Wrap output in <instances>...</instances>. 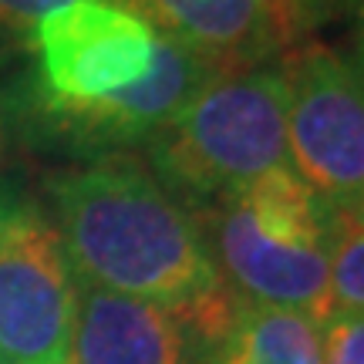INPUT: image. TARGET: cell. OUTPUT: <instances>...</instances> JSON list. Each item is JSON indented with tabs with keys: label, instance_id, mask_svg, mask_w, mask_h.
<instances>
[{
	"label": "cell",
	"instance_id": "30bf717a",
	"mask_svg": "<svg viewBox=\"0 0 364 364\" xmlns=\"http://www.w3.org/2000/svg\"><path fill=\"white\" fill-rule=\"evenodd\" d=\"M209 364H324L321 321L290 307L236 304L230 324L209 348Z\"/></svg>",
	"mask_w": 364,
	"mask_h": 364
},
{
	"label": "cell",
	"instance_id": "7a4b0ae2",
	"mask_svg": "<svg viewBox=\"0 0 364 364\" xmlns=\"http://www.w3.org/2000/svg\"><path fill=\"white\" fill-rule=\"evenodd\" d=\"M341 213L290 169H273L209 206L206 247L220 277L250 304L331 314V253Z\"/></svg>",
	"mask_w": 364,
	"mask_h": 364
},
{
	"label": "cell",
	"instance_id": "6da1fadb",
	"mask_svg": "<svg viewBox=\"0 0 364 364\" xmlns=\"http://www.w3.org/2000/svg\"><path fill=\"white\" fill-rule=\"evenodd\" d=\"M58 236L78 280L193 314L220 338L236 297L226 290L203 226L135 159L108 156L51 182Z\"/></svg>",
	"mask_w": 364,
	"mask_h": 364
},
{
	"label": "cell",
	"instance_id": "52a82bcc",
	"mask_svg": "<svg viewBox=\"0 0 364 364\" xmlns=\"http://www.w3.org/2000/svg\"><path fill=\"white\" fill-rule=\"evenodd\" d=\"M68 364H203L209 338L193 314L115 294L75 277Z\"/></svg>",
	"mask_w": 364,
	"mask_h": 364
},
{
	"label": "cell",
	"instance_id": "9c48e42d",
	"mask_svg": "<svg viewBox=\"0 0 364 364\" xmlns=\"http://www.w3.org/2000/svg\"><path fill=\"white\" fill-rule=\"evenodd\" d=\"M149 27L199 51L220 68L267 65L297 31L284 0H118Z\"/></svg>",
	"mask_w": 364,
	"mask_h": 364
},
{
	"label": "cell",
	"instance_id": "2e32d148",
	"mask_svg": "<svg viewBox=\"0 0 364 364\" xmlns=\"http://www.w3.org/2000/svg\"><path fill=\"white\" fill-rule=\"evenodd\" d=\"M344 216H348L354 226H364V189H361V196L351 203V209H344Z\"/></svg>",
	"mask_w": 364,
	"mask_h": 364
},
{
	"label": "cell",
	"instance_id": "ba28073f",
	"mask_svg": "<svg viewBox=\"0 0 364 364\" xmlns=\"http://www.w3.org/2000/svg\"><path fill=\"white\" fill-rule=\"evenodd\" d=\"M230 71L172 38H156V58L142 78L102 102L54 115L68 132L98 145L152 142L209 81Z\"/></svg>",
	"mask_w": 364,
	"mask_h": 364
},
{
	"label": "cell",
	"instance_id": "5bb4252c",
	"mask_svg": "<svg viewBox=\"0 0 364 364\" xmlns=\"http://www.w3.org/2000/svg\"><path fill=\"white\" fill-rule=\"evenodd\" d=\"M78 0H0V34H31L41 17Z\"/></svg>",
	"mask_w": 364,
	"mask_h": 364
},
{
	"label": "cell",
	"instance_id": "8992f818",
	"mask_svg": "<svg viewBox=\"0 0 364 364\" xmlns=\"http://www.w3.org/2000/svg\"><path fill=\"white\" fill-rule=\"evenodd\" d=\"M156 31L118 0H78L31 27L51 115L95 105L142 78L156 58Z\"/></svg>",
	"mask_w": 364,
	"mask_h": 364
},
{
	"label": "cell",
	"instance_id": "4fadbf2b",
	"mask_svg": "<svg viewBox=\"0 0 364 364\" xmlns=\"http://www.w3.org/2000/svg\"><path fill=\"white\" fill-rule=\"evenodd\" d=\"M284 4H287V14H290V24H294V31L300 38L307 31H317V27H327L334 21L354 17L364 0H284Z\"/></svg>",
	"mask_w": 364,
	"mask_h": 364
},
{
	"label": "cell",
	"instance_id": "7c38bea8",
	"mask_svg": "<svg viewBox=\"0 0 364 364\" xmlns=\"http://www.w3.org/2000/svg\"><path fill=\"white\" fill-rule=\"evenodd\" d=\"M324 364H364V314L331 311L321 321Z\"/></svg>",
	"mask_w": 364,
	"mask_h": 364
},
{
	"label": "cell",
	"instance_id": "3957f363",
	"mask_svg": "<svg viewBox=\"0 0 364 364\" xmlns=\"http://www.w3.org/2000/svg\"><path fill=\"white\" fill-rule=\"evenodd\" d=\"M159 182L193 203H220L287 159L284 68H230L149 142Z\"/></svg>",
	"mask_w": 364,
	"mask_h": 364
},
{
	"label": "cell",
	"instance_id": "5b68a950",
	"mask_svg": "<svg viewBox=\"0 0 364 364\" xmlns=\"http://www.w3.org/2000/svg\"><path fill=\"white\" fill-rule=\"evenodd\" d=\"M75 270L38 209L0 206V364H68Z\"/></svg>",
	"mask_w": 364,
	"mask_h": 364
},
{
	"label": "cell",
	"instance_id": "9a60e30c",
	"mask_svg": "<svg viewBox=\"0 0 364 364\" xmlns=\"http://www.w3.org/2000/svg\"><path fill=\"white\" fill-rule=\"evenodd\" d=\"M348 65L358 71V78L364 81V4L354 14V34H351V54H348Z\"/></svg>",
	"mask_w": 364,
	"mask_h": 364
},
{
	"label": "cell",
	"instance_id": "277c9868",
	"mask_svg": "<svg viewBox=\"0 0 364 364\" xmlns=\"http://www.w3.org/2000/svg\"><path fill=\"white\" fill-rule=\"evenodd\" d=\"M284 75L290 172L344 213L364 189V81L324 44L294 48Z\"/></svg>",
	"mask_w": 364,
	"mask_h": 364
},
{
	"label": "cell",
	"instance_id": "8fae6325",
	"mask_svg": "<svg viewBox=\"0 0 364 364\" xmlns=\"http://www.w3.org/2000/svg\"><path fill=\"white\" fill-rule=\"evenodd\" d=\"M331 311L364 314V226H354L344 213L331 253Z\"/></svg>",
	"mask_w": 364,
	"mask_h": 364
}]
</instances>
